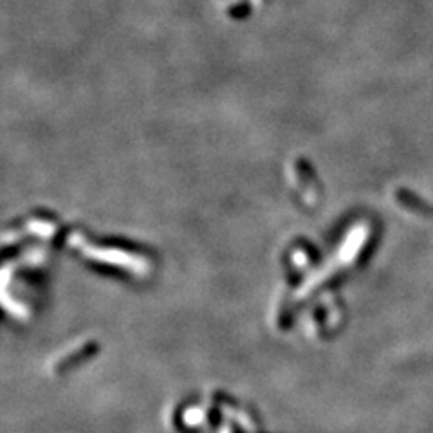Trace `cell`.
Returning <instances> with one entry per match:
<instances>
[{
  "instance_id": "obj_1",
  "label": "cell",
  "mask_w": 433,
  "mask_h": 433,
  "mask_svg": "<svg viewBox=\"0 0 433 433\" xmlns=\"http://www.w3.org/2000/svg\"><path fill=\"white\" fill-rule=\"evenodd\" d=\"M251 2H253V0H251Z\"/></svg>"
}]
</instances>
